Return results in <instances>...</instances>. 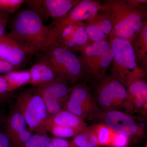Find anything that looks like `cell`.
Masks as SVG:
<instances>
[{
	"label": "cell",
	"instance_id": "obj_20",
	"mask_svg": "<svg viewBox=\"0 0 147 147\" xmlns=\"http://www.w3.org/2000/svg\"><path fill=\"white\" fill-rule=\"evenodd\" d=\"M73 142L80 147H101L98 144L93 125L87 126L74 137Z\"/></svg>",
	"mask_w": 147,
	"mask_h": 147
},
{
	"label": "cell",
	"instance_id": "obj_28",
	"mask_svg": "<svg viewBox=\"0 0 147 147\" xmlns=\"http://www.w3.org/2000/svg\"><path fill=\"white\" fill-rule=\"evenodd\" d=\"M51 140V138L46 135L35 134L32 136L24 146L25 147H47Z\"/></svg>",
	"mask_w": 147,
	"mask_h": 147
},
{
	"label": "cell",
	"instance_id": "obj_7",
	"mask_svg": "<svg viewBox=\"0 0 147 147\" xmlns=\"http://www.w3.org/2000/svg\"><path fill=\"white\" fill-rule=\"evenodd\" d=\"M16 107L32 130L43 127L48 112L42 97L36 92L27 91L20 94Z\"/></svg>",
	"mask_w": 147,
	"mask_h": 147
},
{
	"label": "cell",
	"instance_id": "obj_30",
	"mask_svg": "<svg viewBox=\"0 0 147 147\" xmlns=\"http://www.w3.org/2000/svg\"><path fill=\"white\" fill-rule=\"evenodd\" d=\"M130 139L124 134L115 132L110 147H127Z\"/></svg>",
	"mask_w": 147,
	"mask_h": 147
},
{
	"label": "cell",
	"instance_id": "obj_16",
	"mask_svg": "<svg viewBox=\"0 0 147 147\" xmlns=\"http://www.w3.org/2000/svg\"><path fill=\"white\" fill-rule=\"evenodd\" d=\"M79 0H43V5L47 15L55 21L63 18L74 7L78 4Z\"/></svg>",
	"mask_w": 147,
	"mask_h": 147
},
{
	"label": "cell",
	"instance_id": "obj_10",
	"mask_svg": "<svg viewBox=\"0 0 147 147\" xmlns=\"http://www.w3.org/2000/svg\"><path fill=\"white\" fill-rule=\"evenodd\" d=\"M68 82L60 77L53 83L36 89L45 102L48 113L52 115L63 109L71 88L69 86Z\"/></svg>",
	"mask_w": 147,
	"mask_h": 147
},
{
	"label": "cell",
	"instance_id": "obj_22",
	"mask_svg": "<svg viewBox=\"0 0 147 147\" xmlns=\"http://www.w3.org/2000/svg\"><path fill=\"white\" fill-rule=\"evenodd\" d=\"M86 22L98 27L107 37L110 36L113 32V26L112 21L108 14L102 9L94 17Z\"/></svg>",
	"mask_w": 147,
	"mask_h": 147
},
{
	"label": "cell",
	"instance_id": "obj_25",
	"mask_svg": "<svg viewBox=\"0 0 147 147\" xmlns=\"http://www.w3.org/2000/svg\"><path fill=\"white\" fill-rule=\"evenodd\" d=\"M84 23L86 30L91 42H100L106 40L107 36L98 27L87 22Z\"/></svg>",
	"mask_w": 147,
	"mask_h": 147
},
{
	"label": "cell",
	"instance_id": "obj_17",
	"mask_svg": "<svg viewBox=\"0 0 147 147\" xmlns=\"http://www.w3.org/2000/svg\"><path fill=\"white\" fill-rule=\"evenodd\" d=\"M137 63L147 58V21L131 41Z\"/></svg>",
	"mask_w": 147,
	"mask_h": 147
},
{
	"label": "cell",
	"instance_id": "obj_9",
	"mask_svg": "<svg viewBox=\"0 0 147 147\" xmlns=\"http://www.w3.org/2000/svg\"><path fill=\"white\" fill-rule=\"evenodd\" d=\"M100 120L113 131L126 135L130 140L139 141L146 136L144 127L126 112L113 110L102 113Z\"/></svg>",
	"mask_w": 147,
	"mask_h": 147
},
{
	"label": "cell",
	"instance_id": "obj_32",
	"mask_svg": "<svg viewBox=\"0 0 147 147\" xmlns=\"http://www.w3.org/2000/svg\"><path fill=\"white\" fill-rule=\"evenodd\" d=\"M47 147H70V143L62 138H54L51 139Z\"/></svg>",
	"mask_w": 147,
	"mask_h": 147
},
{
	"label": "cell",
	"instance_id": "obj_21",
	"mask_svg": "<svg viewBox=\"0 0 147 147\" xmlns=\"http://www.w3.org/2000/svg\"><path fill=\"white\" fill-rule=\"evenodd\" d=\"M93 126L96 136L99 145L101 146H110L115 134V131L102 123L94 125Z\"/></svg>",
	"mask_w": 147,
	"mask_h": 147
},
{
	"label": "cell",
	"instance_id": "obj_5",
	"mask_svg": "<svg viewBox=\"0 0 147 147\" xmlns=\"http://www.w3.org/2000/svg\"><path fill=\"white\" fill-rule=\"evenodd\" d=\"M94 98L102 113L125 109L127 99L126 87L111 76L99 81Z\"/></svg>",
	"mask_w": 147,
	"mask_h": 147
},
{
	"label": "cell",
	"instance_id": "obj_14",
	"mask_svg": "<svg viewBox=\"0 0 147 147\" xmlns=\"http://www.w3.org/2000/svg\"><path fill=\"white\" fill-rule=\"evenodd\" d=\"M29 70L31 75L29 84L37 88L51 84L61 77L50 64L42 59L34 64Z\"/></svg>",
	"mask_w": 147,
	"mask_h": 147
},
{
	"label": "cell",
	"instance_id": "obj_19",
	"mask_svg": "<svg viewBox=\"0 0 147 147\" xmlns=\"http://www.w3.org/2000/svg\"><path fill=\"white\" fill-rule=\"evenodd\" d=\"M26 122L20 112L16 110L10 116L7 125L9 139L13 142L18 134L26 129Z\"/></svg>",
	"mask_w": 147,
	"mask_h": 147
},
{
	"label": "cell",
	"instance_id": "obj_2",
	"mask_svg": "<svg viewBox=\"0 0 147 147\" xmlns=\"http://www.w3.org/2000/svg\"><path fill=\"white\" fill-rule=\"evenodd\" d=\"M9 33L22 44L30 55L41 53L48 47L49 28L42 19L30 9L20 11L13 18Z\"/></svg>",
	"mask_w": 147,
	"mask_h": 147
},
{
	"label": "cell",
	"instance_id": "obj_36",
	"mask_svg": "<svg viewBox=\"0 0 147 147\" xmlns=\"http://www.w3.org/2000/svg\"><path fill=\"white\" fill-rule=\"evenodd\" d=\"M139 67L142 70L144 78L147 81V58L140 64Z\"/></svg>",
	"mask_w": 147,
	"mask_h": 147
},
{
	"label": "cell",
	"instance_id": "obj_11",
	"mask_svg": "<svg viewBox=\"0 0 147 147\" xmlns=\"http://www.w3.org/2000/svg\"><path fill=\"white\" fill-rule=\"evenodd\" d=\"M102 4L98 1L81 0L68 14L60 20L55 21L49 28L50 32L63 27L92 19L102 9Z\"/></svg>",
	"mask_w": 147,
	"mask_h": 147
},
{
	"label": "cell",
	"instance_id": "obj_8",
	"mask_svg": "<svg viewBox=\"0 0 147 147\" xmlns=\"http://www.w3.org/2000/svg\"><path fill=\"white\" fill-rule=\"evenodd\" d=\"M126 113H135L147 119V81L140 67L131 75L127 84Z\"/></svg>",
	"mask_w": 147,
	"mask_h": 147
},
{
	"label": "cell",
	"instance_id": "obj_38",
	"mask_svg": "<svg viewBox=\"0 0 147 147\" xmlns=\"http://www.w3.org/2000/svg\"><path fill=\"white\" fill-rule=\"evenodd\" d=\"M145 147H147V141L146 142V145H145Z\"/></svg>",
	"mask_w": 147,
	"mask_h": 147
},
{
	"label": "cell",
	"instance_id": "obj_27",
	"mask_svg": "<svg viewBox=\"0 0 147 147\" xmlns=\"http://www.w3.org/2000/svg\"><path fill=\"white\" fill-rule=\"evenodd\" d=\"M26 2L24 0H0V10L11 14L18 10L21 5Z\"/></svg>",
	"mask_w": 147,
	"mask_h": 147
},
{
	"label": "cell",
	"instance_id": "obj_18",
	"mask_svg": "<svg viewBox=\"0 0 147 147\" xmlns=\"http://www.w3.org/2000/svg\"><path fill=\"white\" fill-rule=\"evenodd\" d=\"M7 82V92L20 88L25 84H29L31 75L29 70L14 71L2 76Z\"/></svg>",
	"mask_w": 147,
	"mask_h": 147
},
{
	"label": "cell",
	"instance_id": "obj_4",
	"mask_svg": "<svg viewBox=\"0 0 147 147\" xmlns=\"http://www.w3.org/2000/svg\"><path fill=\"white\" fill-rule=\"evenodd\" d=\"M110 46L115 53L110 76L126 87L130 76L139 68L131 42L127 40L110 37Z\"/></svg>",
	"mask_w": 147,
	"mask_h": 147
},
{
	"label": "cell",
	"instance_id": "obj_26",
	"mask_svg": "<svg viewBox=\"0 0 147 147\" xmlns=\"http://www.w3.org/2000/svg\"><path fill=\"white\" fill-rule=\"evenodd\" d=\"M53 135L58 138H69L75 137L79 132L74 129L65 127L55 126L46 129Z\"/></svg>",
	"mask_w": 147,
	"mask_h": 147
},
{
	"label": "cell",
	"instance_id": "obj_15",
	"mask_svg": "<svg viewBox=\"0 0 147 147\" xmlns=\"http://www.w3.org/2000/svg\"><path fill=\"white\" fill-rule=\"evenodd\" d=\"M55 126L71 127L79 132L88 126L85 120L82 118L63 109L48 117L43 123V128L46 130L49 127Z\"/></svg>",
	"mask_w": 147,
	"mask_h": 147
},
{
	"label": "cell",
	"instance_id": "obj_35",
	"mask_svg": "<svg viewBox=\"0 0 147 147\" xmlns=\"http://www.w3.org/2000/svg\"><path fill=\"white\" fill-rule=\"evenodd\" d=\"M7 92V85L5 79L0 76V94H3Z\"/></svg>",
	"mask_w": 147,
	"mask_h": 147
},
{
	"label": "cell",
	"instance_id": "obj_29",
	"mask_svg": "<svg viewBox=\"0 0 147 147\" xmlns=\"http://www.w3.org/2000/svg\"><path fill=\"white\" fill-rule=\"evenodd\" d=\"M30 7L31 10L36 12L41 18L47 19L49 17L46 13L44 5L43 0H31L26 1V2Z\"/></svg>",
	"mask_w": 147,
	"mask_h": 147
},
{
	"label": "cell",
	"instance_id": "obj_37",
	"mask_svg": "<svg viewBox=\"0 0 147 147\" xmlns=\"http://www.w3.org/2000/svg\"><path fill=\"white\" fill-rule=\"evenodd\" d=\"M70 147H80L78 146H76V145L74 144L73 142H71L70 143Z\"/></svg>",
	"mask_w": 147,
	"mask_h": 147
},
{
	"label": "cell",
	"instance_id": "obj_3",
	"mask_svg": "<svg viewBox=\"0 0 147 147\" xmlns=\"http://www.w3.org/2000/svg\"><path fill=\"white\" fill-rule=\"evenodd\" d=\"M41 53L40 59L46 61L59 76L71 84L78 82L86 72L81 57L71 50L52 45Z\"/></svg>",
	"mask_w": 147,
	"mask_h": 147
},
{
	"label": "cell",
	"instance_id": "obj_13",
	"mask_svg": "<svg viewBox=\"0 0 147 147\" xmlns=\"http://www.w3.org/2000/svg\"><path fill=\"white\" fill-rule=\"evenodd\" d=\"M111 48L110 41L91 42L81 51L85 71L98 82L99 63L102 55Z\"/></svg>",
	"mask_w": 147,
	"mask_h": 147
},
{
	"label": "cell",
	"instance_id": "obj_31",
	"mask_svg": "<svg viewBox=\"0 0 147 147\" xmlns=\"http://www.w3.org/2000/svg\"><path fill=\"white\" fill-rule=\"evenodd\" d=\"M10 14L0 10V38L5 34L6 27L10 19Z\"/></svg>",
	"mask_w": 147,
	"mask_h": 147
},
{
	"label": "cell",
	"instance_id": "obj_24",
	"mask_svg": "<svg viewBox=\"0 0 147 147\" xmlns=\"http://www.w3.org/2000/svg\"><path fill=\"white\" fill-rule=\"evenodd\" d=\"M114 57L115 53L111 48L102 55L99 63L98 82L105 76V71L112 64Z\"/></svg>",
	"mask_w": 147,
	"mask_h": 147
},
{
	"label": "cell",
	"instance_id": "obj_33",
	"mask_svg": "<svg viewBox=\"0 0 147 147\" xmlns=\"http://www.w3.org/2000/svg\"><path fill=\"white\" fill-rule=\"evenodd\" d=\"M16 67L0 59V74H5L16 71Z\"/></svg>",
	"mask_w": 147,
	"mask_h": 147
},
{
	"label": "cell",
	"instance_id": "obj_12",
	"mask_svg": "<svg viewBox=\"0 0 147 147\" xmlns=\"http://www.w3.org/2000/svg\"><path fill=\"white\" fill-rule=\"evenodd\" d=\"M30 55L26 49L10 33L0 38V59L18 68Z\"/></svg>",
	"mask_w": 147,
	"mask_h": 147
},
{
	"label": "cell",
	"instance_id": "obj_1",
	"mask_svg": "<svg viewBox=\"0 0 147 147\" xmlns=\"http://www.w3.org/2000/svg\"><path fill=\"white\" fill-rule=\"evenodd\" d=\"M102 9L112 21L113 32L110 37L131 40L147 21V5L135 4L129 0H107Z\"/></svg>",
	"mask_w": 147,
	"mask_h": 147
},
{
	"label": "cell",
	"instance_id": "obj_6",
	"mask_svg": "<svg viewBox=\"0 0 147 147\" xmlns=\"http://www.w3.org/2000/svg\"><path fill=\"white\" fill-rule=\"evenodd\" d=\"M63 109L84 120L100 119L102 114L89 89L84 84H78L71 88Z\"/></svg>",
	"mask_w": 147,
	"mask_h": 147
},
{
	"label": "cell",
	"instance_id": "obj_34",
	"mask_svg": "<svg viewBox=\"0 0 147 147\" xmlns=\"http://www.w3.org/2000/svg\"><path fill=\"white\" fill-rule=\"evenodd\" d=\"M0 147H10V141L8 137L0 132Z\"/></svg>",
	"mask_w": 147,
	"mask_h": 147
},
{
	"label": "cell",
	"instance_id": "obj_23",
	"mask_svg": "<svg viewBox=\"0 0 147 147\" xmlns=\"http://www.w3.org/2000/svg\"><path fill=\"white\" fill-rule=\"evenodd\" d=\"M74 40L75 43V52H81L84 47L92 42L87 34L84 22H81L78 25L74 33Z\"/></svg>",
	"mask_w": 147,
	"mask_h": 147
}]
</instances>
